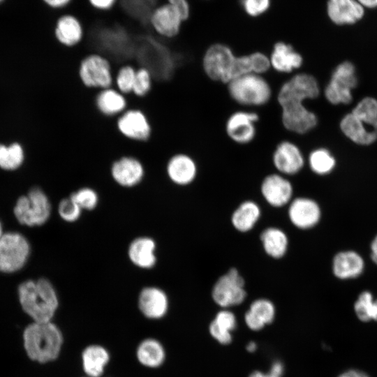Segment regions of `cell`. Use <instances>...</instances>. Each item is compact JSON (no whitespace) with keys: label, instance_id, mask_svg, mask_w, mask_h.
I'll use <instances>...</instances> for the list:
<instances>
[{"label":"cell","instance_id":"816d5d0a","mask_svg":"<svg viewBox=\"0 0 377 377\" xmlns=\"http://www.w3.org/2000/svg\"><path fill=\"white\" fill-rule=\"evenodd\" d=\"M2 1V0H0V1Z\"/></svg>","mask_w":377,"mask_h":377},{"label":"cell","instance_id":"f6af8a7d","mask_svg":"<svg viewBox=\"0 0 377 377\" xmlns=\"http://www.w3.org/2000/svg\"><path fill=\"white\" fill-rule=\"evenodd\" d=\"M45 4L54 9H63L66 8L71 0H43Z\"/></svg>","mask_w":377,"mask_h":377},{"label":"cell","instance_id":"484cf974","mask_svg":"<svg viewBox=\"0 0 377 377\" xmlns=\"http://www.w3.org/2000/svg\"><path fill=\"white\" fill-rule=\"evenodd\" d=\"M275 314L274 304L267 299L260 298L251 304L245 313L244 320L249 329L258 331L265 325L270 324L274 320Z\"/></svg>","mask_w":377,"mask_h":377},{"label":"cell","instance_id":"83f0119b","mask_svg":"<svg viewBox=\"0 0 377 377\" xmlns=\"http://www.w3.org/2000/svg\"><path fill=\"white\" fill-rule=\"evenodd\" d=\"M261 216L259 205L252 200L242 202L231 216L232 226L239 232L250 231L258 221Z\"/></svg>","mask_w":377,"mask_h":377},{"label":"cell","instance_id":"52a82bcc","mask_svg":"<svg viewBox=\"0 0 377 377\" xmlns=\"http://www.w3.org/2000/svg\"><path fill=\"white\" fill-rule=\"evenodd\" d=\"M50 212L48 198L38 187L32 188L27 195L20 197L14 208L19 222L28 226L43 225L49 219Z\"/></svg>","mask_w":377,"mask_h":377},{"label":"cell","instance_id":"d6a6232c","mask_svg":"<svg viewBox=\"0 0 377 377\" xmlns=\"http://www.w3.org/2000/svg\"><path fill=\"white\" fill-rule=\"evenodd\" d=\"M355 311L357 318L363 322L371 320L377 321V300H374L368 291L362 292L355 303Z\"/></svg>","mask_w":377,"mask_h":377},{"label":"cell","instance_id":"f35d334b","mask_svg":"<svg viewBox=\"0 0 377 377\" xmlns=\"http://www.w3.org/2000/svg\"><path fill=\"white\" fill-rule=\"evenodd\" d=\"M212 323L219 329L229 332H231L237 327L235 314L226 309L218 312Z\"/></svg>","mask_w":377,"mask_h":377},{"label":"cell","instance_id":"8d00e7d4","mask_svg":"<svg viewBox=\"0 0 377 377\" xmlns=\"http://www.w3.org/2000/svg\"><path fill=\"white\" fill-rule=\"evenodd\" d=\"M153 85V77L151 72L145 67L136 68L135 78L132 94L142 98L151 91Z\"/></svg>","mask_w":377,"mask_h":377},{"label":"cell","instance_id":"f1b7e54d","mask_svg":"<svg viewBox=\"0 0 377 377\" xmlns=\"http://www.w3.org/2000/svg\"><path fill=\"white\" fill-rule=\"evenodd\" d=\"M260 239L265 252L271 258L279 259L286 253L288 238L281 229L269 227L261 232Z\"/></svg>","mask_w":377,"mask_h":377},{"label":"cell","instance_id":"6da1fadb","mask_svg":"<svg viewBox=\"0 0 377 377\" xmlns=\"http://www.w3.org/2000/svg\"><path fill=\"white\" fill-rule=\"evenodd\" d=\"M319 92L317 80L308 73H295L281 84L276 98L281 110V124L286 131L303 135L316 127L318 118L304 106V102L317 98Z\"/></svg>","mask_w":377,"mask_h":377},{"label":"cell","instance_id":"f546056e","mask_svg":"<svg viewBox=\"0 0 377 377\" xmlns=\"http://www.w3.org/2000/svg\"><path fill=\"white\" fill-rule=\"evenodd\" d=\"M83 369L90 377H99L109 362L110 355L105 348L98 345L87 347L82 355Z\"/></svg>","mask_w":377,"mask_h":377},{"label":"cell","instance_id":"7bdbcfd3","mask_svg":"<svg viewBox=\"0 0 377 377\" xmlns=\"http://www.w3.org/2000/svg\"><path fill=\"white\" fill-rule=\"evenodd\" d=\"M166 1L179 12L184 22L187 20L190 15V6L188 0H166Z\"/></svg>","mask_w":377,"mask_h":377},{"label":"cell","instance_id":"ee69618b","mask_svg":"<svg viewBox=\"0 0 377 377\" xmlns=\"http://www.w3.org/2000/svg\"><path fill=\"white\" fill-rule=\"evenodd\" d=\"M90 5L95 9L102 11L112 8L117 0H88Z\"/></svg>","mask_w":377,"mask_h":377},{"label":"cell","instance_id":"5b68a950","mask_svg":"<svg viewBox=\"0 0 377 377\" xmlns=\"http://www.w3.org/2000/svg\"><path fill=\"white\" fill-rule=\"evenodd\" d=\"M343 133L354 142L369 145L377 139V101L364 98L341 121Z\"/></svg>","mask_w":377,"mask_h":377},{"label":"cell","instance_id":"d6986e66","mask_svg":"<svg viewBox=\"0 0 377 377\" xmlns=\"http://www.w3.org/2000/svg\"><path fill=\"white\" fill-rule=\"evenodd\" d=\"M271 70L282 75L292 74L303 64V57L290 44L276 42L269 54Z\"/></svg>","mask_w":377,"mask_h":377},{"label":"cell","instance_id":"9c48e42d","mask_svg":"<svg viewBox=\"0 0 377 377\" xmlns=\"http://www.w3.org/2000/svg\"><path fill=\"white\" fill-rule=\"evenodd\" d=\"M259 121V114L254 110H236L227 117L224 131L232 142L238 145H247L253 142L257 136Z\"/></svg>","mask_w":377,"mask_h":377},{"label":"cell","instance_id":"ab89813d","mask_svg":"<svg viewBox=\"0 0 377 377\" xmlns=\"http://www.w3.org/2000/svg\"><path fill=\"white\" fill-rule=\"evenodd\" d=\"M241 3L246 14L256 17L268 10L271 0H242Z\"/></svg>","mask_w":377,"mask_h":377},{"label":"cell","instance_id":"836d02e7","mask_svg":"<svg viewBox=\"0 0 377 377\" xmlns=\"http://www.w3.org/2000/svg\"><path fill=\"white\" fill-rule=\"evenodd\" d=\"M136 68L130 64L119 67L114 75V87L124 95L132 93Z\"/></svg>","mask_w":377,"mask_h":377},{"label":"cell","instance_id":"1f68e13d","mask_svg":"<svg viewBox=\"0 0 377 377\" xmlns=\"http://www.w3.org/2000/svg\"><path fill=\"white\" fill-rule=\"evenodd\" d=\"M308 161L311 170L320 175L329 173L335 165L334 157L328 150L324 148L313 150L309 154Z\"/></svg>","mask_w":377,"mask_h":377},{"label":"cell","instance_id":"bcb514c9","mask_svg":"<svg viewBox=\"0 0 377 377\" xmlns=\"http://www.w3.org/2000/svg\"><path fill=\"white\" fill-rule=\"evenodd\" d=\"M338 377H369V376L364 371L357 370V369H350L342 373Z\"/></svg>","mask_w":377,"mask_h":377},{"label":"cell","instance_id":"3957f363","mask_svg":"<svg viewBox=\"0 0 377 377\" xmlns=\"http://www.w3.org/2000/svg\"><path fill=\"white\" fill-rule=\"evenodd\" d=\"M24 346L27 355L40 363L53 361L59 355L63 336L57 325L50 322H34L23 333Z\"/></svg>","mask_w":377,"mask_h":377},{"label":"cell","instance_id":"e575fe53","mask_svg":"<svg viewBox=\"0 0 377 377\" xmlns=\"http://www.w3.org/2000/svg\"><path fill=\"white\" fill-rule=\"evenodd\" d=\"M24 160V151L17 143L9 147L0 145V167L5 170H13L18 168Z\"/></svg>","mask_w":377,"mask_h":377},{"label":"cell","instance_id":"9a60e30c","mask_svg":"<svg viewBox=\"0 0 377 377\" xmlns=\"http://www.w3.org/2000/svg\"><path fill=\"white\" fill-rule=\"evenodd\" d=\"M117 127L124 138L135 142H145L151 134L149 120L139 109L129 108L118 116Z\"/></svg>","mask_w":377,"mask_h":377},{"label":"cell","instance_id":"ffe728a7","mask_svg":"<svg viewBox=\"0 0 377 377\" xmlns=\"http://www.w3.org/2000/svg\"><path fill=\"white\" fill-rule=\"evenodd\" d=\"M320 214L318 205L310 198H296L290 202L289 219L293 226L300 229H309L316 226Z\"/></svg>","mask_w":377,"mask_h":377},{"label":"cell","instance_id":"4316f807","mask_svg":"<svg viewBox=\"0 0 377 377\" xmlns=\"http://www.w3.org/2000/svg\"><path fill=\"white\" fill-rule=\"evenodd\" d=\"M363 269V259L355 251H342L334 258L333 272L339 279H348L357 277L362 274Z\"/></svg>","mask_w":377,"mask_h":377},{"label":"cell","instance_id":"7c38bea8","mask_svg":"<svg viewBox=\"0 0 377 377\" xmlns=\"http://www.w3.org/2000/svg\"><path fill=\"white\" fill-rule=\"evenodd\" d=\"M357 83L354 66L349 61L343 62L333 72L325 96L332 104L349 103L352 100L351 90Z\"/></svg>","mask_w":377,"mask_h":377},{"label":"cell","instance_id":"681fc988","mask_svg":"<svg viewBox=\"0 0 377 377\" xmlns=\"http://www.w3.org/2000/svg\"><path fill=\"white\" fill-rule=\"evenodd\" d=\"M256 348H257V345L253 341L249 342L246 346V350L251 353L254 352L256 350Z\"/></svg>","mask_w":377,"mask_h":377},{"label":"cell","instance_id":"74e56055","mask_svg":"<svg viewBox=\"0 0 377 377\" xmlns=\"http://www.w3.org/2000/svg\"><path fill=\"white\" fill-rule=\"evenodd\" d=\"M81 208L69 196L61 200L58 207V212L60 217L66 222H75L81 215Z\"/></svg>","mask_w":377,"mask_h":377},{"label":"cell","instance_id":"30bf717a","mask_svg":"<svg viewBox=\"0 0 377 377\" xmlns=\"http://www.w3.org/2000/svg\"><path fill=\"white\" fill-rule=\"evenodd\" d=\"M246 297L244 280L236 268H230L214 283L212 290L214 302L222 308L242 304Z\"/></svg>","mask_w":377,"mask_h":377},{"label":"cell","instance_id":"60d3db41","mask_svg":"<svg viewBox=\"0 0 377 377\" xmlns=\"http://www.w3.org/2000/svg\"><path fill=\"white\" fill-rule=\"evenodd\" d=\"M283 371V364L279 361H276L267 373L256 371L252 372L249 377H282Z\"/></svg>","mask_w":377,"mask_h":377},{"label":"cell","instance_id":"cb8c5ba5","mask_svg":"<svg viewBox=\"0 0 377 377\" xmlns=\"http://www.w3.org/2000/svg\"><path fill=\"white\" fill-rule=\"evenodd\" d=\"M156 242L148 237H140L133 239L128 249L131 262L141 269H151L156 263Z\"/></svg>","mask_w":377,"mask_h":377},{"label":"cell","instance_id":"ba28073f","mask_svg":"<svg viewBox=\"0 0 377 377\" xmlns=\"http://www.w3.org/2000/svg\"><path fill=\"white\" fill-rule=\"evenodd\" d=\"M79 77L87 88L103 89L114 87V74L110 60L93 52L84 57L79 66Z\"/></svg>","mask_w":377,"mask_h":377},{"label":"cell","instance_id":"4dcf8cb0","mask_svg":"<svg viewBox=\"0 0 377 377\" xmlns=\"http://www.w3.org/2000/svg\"><path fill=\"white\" fill-rule=\"evenodd\" d=\"M165 350L159 341L153 339H147L142 341L137 349L139 362L149 367H158L165 360Z\"/></svg>","mask_w":377,"mask_h":377},{"label":"cell","instance_id":"2e32d148","mask_svg":"<svg viewBox=\"0 0 377 377\" xmlns=\"http://www.w3.org/2000/svg\"><path fill=\"white\" fill-rule=\"evenodd\" d=\"M184 20L179 12L168 3L157 6L149 17L154 32L165 39H174L181 32Z\"/></svg>","mask_w":377,"mask_h":377},{"label":"cell","instance_id":"7a4b0ae2","mask_svg":"<svg viewBox=\"0 0 377 377\" xmlns=\"http://www.w3.org/2000/svg\"><path fill=\"white\" fill-rule=\"evenodd\" d=\"M20 302L23 310L34 322H50L59 306L57 292L46 279L29 280L18 288Z\"/></svg>","mask_w":377,"mask_h":377},{"label":"cell","instance_id":"c3c4849f","mask_svg":"<svg viewBox=\"0 0 377 377\" xmlns=\"http://www.w3.org/2000/svg\"><path fill=\"white\" fill-rule=\"evenodd\" d=\"M371 259L377 265V236L371 243Z\"/></svg>","mask_w":377,"mask_h":377},{"label":"cell","instance_id":"b9f144b4","mask_svg":"<svg viewBox=\"0 0 377 377\" xmlns=\"http://www.w3.org/2000/svg\"><path fill=\"white\" fill-rule=\"evenodd\" d=\"M209 330L212 337L220 343L226 345L232 341L231 333L219 329L212 322L209 325Z\"/></svg>","mask_w":377,"mask_h":377},{"label":"cell","instance_id":"7dc6e473","mask_svg":"<svg viewBox=\"0 0 377 377\" xmlns=\"http://www.w3.org/2000/svg\"><path fill=\"white\" fill-rule=\"evenodd\" d=\"M357 2L364 8H377V0H357Z\"/></svg>","mask_w":377,"mask_h":377},{"label":"cell","instance_id":"603a6c76","mask_svg":"<svg viewBox=\"0 0 377 377\" xmlns=\"http://www.w3.org/2000/svg\"><path fill=\"white\" fill-rule=\"evenodd\" d=\"M84 28L80 21L69 14L61 15L57 21L54 36L57 41L67 47H73L83 40Z\"/></svg>","mask_w":377,"mask_h":377},{"label":"cell","instance_id":"44dd1931","mask_svg":"<svg viewBox=\"0 0 377 377\" xmlns=\"http://www.w3.org/2000/svg\"><path fill=\"white\" fill-rule=\"evenodd\" d=\"M327 14L334 24L349 25L361 20L365 9L357 0H327Z\"/></svg>","mask_w":377,"mask_h":377},{"label":"cell","instance_id":"8992f818","mask_svg":"<svg viewBox=\"0 0 377 377\" xmlns=\"http://www.w3.org/2000/svg\"><path fill=\"white\" fill-rule=\"evenodd\" d=\"M237 56L229 45L222 43H213L203 54L202 70L211 81L226 85L232 79Z\"/></svg>","mask_w":377,"mask_h":377},{"label":"cell","instance_id":"f907efd6","mask_svg":"<svg viewBox=\"0 0 377 377\" xmlns=\"http://www.w3.org/2000/svg\"><path fill=\"white\" fill-rule=\"evenodd\" d=\"M3 235V232H2V228H1V224L0 223V238Z\"/></svg>","mask_w":377,"mask_h":377},{"label":"cell","instance_id":"d4e9b609","mask_svg":"<svg viewBox=\"0 0 377 377\" xmlns=\"http://www.w3.org/2000/svg\"><path fill=\"white\" fill-rule=\"evenodd\" d=\"M95 104L99 112L108 117L119 116L127 110L126 96L115 87L100 89L96 94Z\"/></svg>","mask_w":377,"mask_h":377},{"label":"cell","instance_id":"8fae6325","mask_svg":"<svg viewBox=\"0 0 377 377\" xmlns=\"http://www.w3.org/2000/svg\"><path fill=\"white\" fill-rule=\"evenodd\" d=\"M30 252L27 239L17 232L3 234L0 238V271L14 272L25 264Z\"/></svg>","mask_w":377,"mask_h":377},{"label":"cell","instance_id":"4fadbf2b","mask_svg":"<svg viewBox=\"0 0 377 377\" xmlns=\"http://www.w3.org/2000/svg\"><path fill=\"white\" fill-rule=\"evenodd\" d=\"M271 158L277 172L286 177L299 173L304 165V158L300 148L288 139L282 140L276 145Z\"/></svg>","mask_w":377,"mask_h":377},{"label":"cell","instance_id":"ac0fdd59","mask_svg":"<svg viewBox=\"0 0 377 377\" xmlns=\"http://www.w3.org/2000/svg\"><path fill=\"white\" fill-rule=\"evenodd\" d=\"M260 192L269 205L281 207L291 202L293 187L286 176L274 172L263 178Z\"/></svg>","mask_w":377,"mask_h":377},{"label":"cell","instance_id":"277c9868","mask_svg":"<svg viewBox=\"0 0 377 377\" xmlns=\"http://www.w3.org/2000/svg\"><path fill=\"white\" fill-rule=\"evenodd\" d=\"M226 86L230 99L246 109L265 106L271 101L274 94L265 75L245 74L232 79Z\"/></svg>","mask_w":377,"mask_h":377},{"label":"cell","instance_id":"7402d4cb","mask_svg":"<svg viewBox=\"0 0 377 377\" xmlns=\"http://www.w3.org/2000/svg\"><path fill=\"white\" fill-rule=\"evenodd\" d=\"M138 302L142 313L151 319H159L163 317L168 309L167 295L157 287L149 286L142 289Z\"/></svg>","mask_w":377,"mask_h":377},{"label":"cell","instance_id":"d590c367","mask_svg":"<svg viewBox=\"0 0 377 377\" xmlns=\"http://www.w3.org/2000/svg\"><path fill=\"white\" fill-rule=\"evenodd\" d=\"M82 210H92L98 203L97 192L91 187L84 186L78 188L69 195Z\"/></svg>","mask_w":377,"mask_h":377},{"label":"cell","instance_id":"e0dca14e","mask_svg":"<svg viewBox=\"0 0 377 377\" xmlns=\"http://www.w3.org/2000/svg\"><path fill=\"white\" fill-rule=\"evenodd\" d=\"M145 168L138 158L124 156L114 161L110 169L112 180L123 188H133L140 183L145 177Z\"/></svg>","mask_w":377,"mask_h":377},{"label":"cell","instance_id":"5bb4252c","mask_svg":"<svg viewBox=\"0 0 377 377\" xmlns=\"http://www.w3.org/2000/svg\"><path fill=\"white\" fill-rule=\"evenodd\" d=\"M198 166L195 158L187 151H178L168 159L165 173L174 184L185 186L193 183L197 177Z\"/></svg>","mask_w":377,"mask_h":377}]
</instances>
